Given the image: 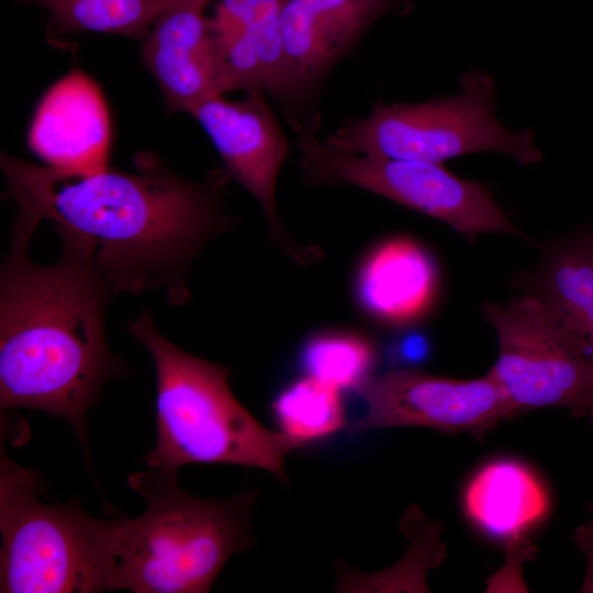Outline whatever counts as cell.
<instances>
[{
  "instance_id": "obj_1",
  "label": "cell",
  "mask_w": 593,
  "mask_h": 593,
  "mask_svg": "<svg viewBox=\"0 0 593 593\" xmlns=\"http://www.w3.org/2000/svg\"><path fill=\"white\" fill-rule=\"evenodd\" d=\"M4 199L36 223L78 236L112 294L163 288L174 303L189 295L184 273L194 255L233 222L216 170L201 183L172 172L155 154L138 153L134 171L69 172L1 154Z\"/></svg>"
},
{
  "instance_id": "obj_2",
  "label": "cell",
  "mask_w": 593,
  "mask_h": 593,
  "mask_svg": "<svg viewBox=\"0 0 593 593\" xmlns=\"http://www.w3.org/2000/svg\"><path fill=\"white\" fill-rule=\"evenodd\" d=\"M38 224L19 214L0 276V405L29 407L74 427L89 459L87 412L122 366L107 342L111 290L93 248L59 232L58 261L41 266L27 254Z\"/></svg>"
},
{
  "instance_id": "obj_3",
  "label": "cell",
  "mask_w": 593,
  "mask_h": 593,
  "mask_svg": "<svg viewBox=\"0 0 593 593\" xmlns=\"http://www.w3.org/2000/svg\"><path fill=\"white\" fill-rule=\"evenodd\" d=\"M127 483L146 510L137 517H116V590L209 592L227 559L251 545L256 491L205 500L182 490L177 471L160 468L133 473Z\"/></svg>"
},
{
  "instance_id": "obj_4",
  "label": "cell",
  "mask_w": 593,
  "mask_h": 593,
  "mask_svg": "<svg viewBox=\"0 0 593 593\" xmlns=\"http://www.w3.org/2000/svg\"><path fill=\"white\" fill-rule=\"evenodd\" d=\"M150 354L157 383V441L144 457L150 468L177 471L188 463H228L284 479V460L299 445L262 426L234 396L230 369L167 340L145 310L128 325Z\"/></svg>"
},
{
  "instance_id": "obj_5",
  "label": "cell",
  "mask_w": 593,
  "mask_h": 593,
  "mask_svg": "<svg viewBox=\"0 0 593 593\" xmlns=\"http://www.w3.org/2000/svg\"><path fill=\"white\" fill-rule=\"evenodd\" d=\"M41 477L0 458V592L114 591L116 518H97L74 501L45 503Z\"/></svg>"
},
{
  "instance_id": "obj_6",
  "label": "cell",
  "mask_w": 593,
  "mask_h": 593,
  "mask_svg": "<svg viewBox=\"0 0 593 593\" xmlns=\"http://www.w3.org/2000/svg\"><path fill=\"white\" fill-rule=\"evenodd\" d=\"M495 82L482 69L461 76L460 92L421 103H377L362 119H349L325 141L350 154L443 164L500 152L519 165L542 156L533 130L511 131L495 116Z\"/></svg>"
},
{
  "instance_id": "obj_7",
  "label": "cell",
  "mask_w": 593,
  "mask_h": 593,
  "mask_svg": "<svg viewBox=\"0 0 593 593\" xmlns=\"http://www.w3.org/2000/svg\"><path fill=\"white\" fill-rule=\"evenodd\" d=\"M300 165L312 183H347L440 220L467 235L522 236L481 182L456 176L443 164L343 152L316 136V126L292 124Z\"/></svg>"
},
{
  "instance_id": "obj_8",
  "label": "cell",
  "mask_w": 593,
  "mask_h": 593,
  "mask_svg": "<svg viewBox=\"0 0 593 593\" xmlns=\"http://www.w3.org/2000/svg\"><path fill=\"white\" fill-rule=\"evenodd\" d=\"M482 313L499 345L489 372L512 417L549 406L567 407L575 417L593 413V363L537 296L484 303Z\"/></svg>"
},
{
  "instance_id": "obj_9",
  "label": "cell",
  "mask_w": 593,
  "mask_h": 593,
  "mask_svg": "<svg viewBox=\"0 0 593 593\" xmlns=\"http://www.w3.org/2000/svg\"><path fill=\"white\" fill-rule=\"evenodd\" d=\"M357 391L366 413L347 426L350 435L419 426L469 433L480 439L501 419L512 417L504 392L490 372L465 380L403 369L370 377Z\"/></svg>"
},
{
  "instance_id": "obj_10",
  "label": "cell",
  "mask_w": 593,
  "mask_h": 593,
  "mask_svg": "<svg viewBox=\"0 0 593 593\" xmlns=\"http://www.w3.org/2000/svg\"><path fill=\"white\" fill-rule=\"evenodd\" d=\"M190 114L213 142L228 178L238 181L261 204L271 235L293 258L305 261L307 253L288 240L277 214L276 183L288 144L264 90L247 91L242 100L214 96L200 102Z\"/></svg>"
},
{
  "instance_id": "obj_11",
  "label": "cell",
  "mask_w": 593,
  "mask_h": 593,
  "mask_svg": "<svg viewBox=\"0 0 593 593\" xmlns=\"http://www.w3.org/2000/svg\"><path fill=\"white\" fill-rule=\"evenodd\" d=\"M110 110L100 86L72 69L40 99L27 131L29 149L46 166L69 172L109 167Z\"/></svg>"
},
{
  "instance_id": "obj_12",
  "label": "cell",
  "mask_w": 593,
  "mask_h": 593,
  "mask_svg": "<svg viewBox=\"0 0 593 593\" xmlns=\"http://www.w3.org/2000/svg\"><path fill=\"white\" fill-rule=\"evenodd\" d=\"M287 0H219L209 15L220 96L269 90L286 97L281 12Z\"/></svg>"
},
{
  "instance_id": "obj_13",
  "label": "cell",
  "mask_w": 593,
  "mask_h": 593,
  "mask_svg": "<svg viewBox=\"0 0 593 593\" xmlns=\"http://www.w3.org/2000/svg\"><path fill=\"white\" fill-rule=\"evenodd\" d=\"M212 0H172L142 42L141 59L169 112H188L220 96L206 8Z\"/></svg>"
},
{
  "instance_id": "obj_14",
  "label": "cell",
  "mask_w": 593,
  "mask_h": 593,
  "mask_svg": "<svg viewBox=\"0 0 593 593\" xmlns=\"http://www.w3.org/2000/svg\"><path fill=\"white\" fill-rule=\"evenodd\" d=\"M403 0H287L281 12L286 97L302 93L379 16Z\"/></svg>"
},
{
  "instance_id": "obj_15",
  "label": "cell",
  "mask_w": 593,
  "mask_h": 593,
  "mask_svg": "<svg viewBox=\"0 0 593 593\" xmlns=\"http://www.w3.org/2000/svg\"><path fill=\"white\" fill-rule=\"evenodd\" d=\"M467 518L486 536L517 539L540 523L549 511V495L524 463L497 459L480 468L466 485Z\"/></svg>"
},
{
  "instance_id": "obj_16",
  "label": "cell",
  "mask_w": 593,
  "mask_h": 593,
  "mask_svg": "<svg viewBox=\"0 0 593 593\" xmlns=\"http://www.w3.org/2000/svg\"><path fill=\"white\" fill-rule=\"evenodd\" d=\"M437 272L429 255L417 244L398 238L377 247L362 264L358 296L373 316L390 323L419 317L430 305Z\"/></svg>"
},
{
  "instance_id": "obj_17",
  "label": "cell",
  "mask_w": 593,
  "mask_h": 593,
  "mask_svg": "<svg viewBox=\"0 0 593 593\" xmlns=\"http://www.w3.org/2000/svg\"><path fill=\"white\" fill-rule=\"evenodd\" d=\"M534 295L593 363V230L557 249Z\"/></svg>"
},
{
  "instance_id": "obj_18",
  "label": "cell",
  "mask_w": 593,
  "mask_h": 593,
  "mask_svg": "<svg viewBox=\"0 0 593 593\" xmlns=\"http://www.w3.org/2000/svg\"><path fill=\"white\" fill-rule=\"evenodd\" d=\"M48 12L47 37L57 45L78 32L115 34L143 42L172 0H20Z\"/></svg>"
},
{
  "instance_id": "obj_19",
  "label": "cell",
  "mask_w": 593,
  "mask_h": 593,
  "mask_svg": "<svg viewBox=\"0 0 593 593\" xmlns=\"http://www.w3.org/2000/svg\"><path fill=\"white\" fill-rule=\"evenodd\" d=\"M272 407L280 432L299 447L326 438L346 424L340 390L311 376L289 384Z\"/></svg>"
},
{
  "instance_id": "obj_20",
  "label": "cell",
  "mask_w": 593,
  "mask_h": 593,
  "mask_svg": "<svg viewBox=\"0 0 593 593\" xmlns=\"http://www.w3.org/2000/svg\"><path fill=\"white\" fill-rule=\"evenodd\" d=\"M302 360L309 376L338 390H357L371 377L376 353L363 337L326 333L305 344Z\"/></svg>"
},
{
  "instance_id": "obj_21",
  "label": "cell",
  "mask_w": 593,
  "mask_h": 593,
  "mask_svg": "<svg viewBox=\"0 0 593 593\" xmlns=\"http://www.w3.org/2000/svg\"><path fill=\"white\" fill-rule=\"evenodd\" d=\"M591 517L577 527L572 539L585 559L586 569L581 592L593 593V501L589 504Z\"/></svg>"
},
{
  "instance_id": "obj_22",
  "label": "cell",
  "mask_w": 593,
  "mask_h": 593,
  "mask_svg": "<svg viewBox=\"0 0 593 593\" xmlns=\"http://www.w3.org/2000/svg\"><path fill=\"white\" fill-rule=\"evenodd\" d=\"M426 344L419 338L409 339L402 348V353L404 354L405 358L410 360H417L423 358L426 354Z\"/></svg>"
},
{
  "instance_id": "obj_23",
  "label": "cell",
  "mask_w": 593,
  "mask_h": 593,
  "mask_svg": "<svg viewBox=\"0 0 593 593\" xmlns=\"http://www.w3.org/2000/svg\"><path fill=\"white\" fill-rule=\"evenodd\" d=\"M591 424L593 425V413H591L589 416Z\"/></svg>"
}]
</instances>
